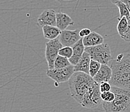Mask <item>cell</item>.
<instances>
[{
  "mask_svg": "<svg viewBox=\"0 0 130 112\" xmlns=\"http://www.w3.org/2000/svg\"><path fill=\"white\" fill-rule=\"evenodd\" d=\"M113 75L109 83L112 86L130 88V55L120 54L111 63Z\"/></svg>",
  "mask_w": 130,
  "mask_h": 112,
  "instance_id": "1",
  "label": "cell"
},
{
  "mask_svg": "<svg viewBox=\"0 0 130 112\" xmlns=\"http://www.w3.org/2000/svg\"><path fill=\"white\" fill-rule=\"evenodd\" d=\"M95 82L89 74L84 72H74L68 81L71 95L80 104L85 94Z\"/></svg>",
  "mask_w": 130,
  "mask_h": 112,
  "instance_id": "2",
  "label": "cell"
},
{
  "mask_svg": "<svg viewBox=\"0 0 130 112\" xmlns=\"http://www.w3.org/2000/svg\"><path fill=\"white\" fill-rule=\"evenodd\" d=\"M115 99L111 102H102L105 112H130V88L112 86Z\"/></svg>",
  "mask_w": 130,
  "mask_h": 112,
  "instance_id": "3",
  "label": "cell"
},
{
  "mask_svg": "<svg viewBox=\"0 0 130 112\" xmlns=\"http://www.w3.org/2000/svg\"><path fill=\"white\" fill-rule=\"evenodd\" d=\"M85 51L90 56L91 60L97 61L101 64H107L112 58L110 47L107 43L86 47Z\"/></svg>",
  "mask_w": 130,
  "mask_h": 112,
  "instance_id": "4",
  "label": "cell"
},
{
  "mask_svg": "<svg viewBox=\"0 0 130 112\" xmlns=\"http://www.w3.org/2000/svg\"><path fill=\"white\" fill-rule=\"evenodd\" d=\"M101 95L100 84L95 82L85 94L80 105L84 108L88 109H94L98 108L103 102Z\"/></svg>",
  "mask_w": 130,
  "mask_h": 112,
  "instance_id": "5",
  "label": "cell"
},
{
  "mask_svg": "<svg viewBox=\"0 0 130 112\" xmlns=\"http://www.w3.org/2000/svg\"><path fill=\"white\" fill-rule=\"evenodd\" d=\"M74 73V67L73 65L61 69H48L46 75L56 83H64L69 81Z\"/></svg>",
  "mask_w": 130,
  "mask_h": 112,
  "instance_id": "6",
  "label": "cell"
},
{
  "mask_svg": "<svg viewBox=\"0 0 130 112\" xmlns=\"http://www.w3.org/2000/svg\"><path fill=\"white\" fill-rule=\"evenodd\" d=\"M45 46V59L49 67L48 69H54V62L58 55H59V51L63 47V45L58 38L46 42Z\"/></svg>",
  "mask_w": 130,
  "mask_h": 112,
  "instance_id": "7",
  "label": "cell"
},
{
  "mask_svg": "<svg viewBox=\"0 0 130 112\" xmlns=\"http://www.w3.org/2000/svg\"><path fill=\"white\" fill-rule=\"evenodd\" d=\"M80 30L75 29L74 30H61V35L59 36L60 42L63 46H70L72 47L74 45L81 37L79 35Z\"/></svg>",
  "mask_w": 130,
  "mask_h": 112,
  "instance_id": "8",
  "label": "cell"
},
{
  "mask_svg": "<svg viewBox=\"0 0 130 112\" xmlns=\"http://www.w3.org/2000/svg\"><path fill=\"white\" fill-rule=\"evenodd\" d=\"M56 13L53 9L43 10L38 18L37 25L42 27L45 25L56 26Z\"/></svg>",
  "mask_w": 130,
  "mask_h": 112,
  "instance_id": "9",
  "label": "cell"
},
{
  "mask_svg": "<svg viewBox=\"0 0 130 112\" xmlns=\"http://www.w3.org/2000/svg\"><path fill=\"white\" fill-rule=\"evenodd\" d=\"M72 47H73V54L71 58H70L69 60L71 64L74 66L81 60L85 52L86 47L83 43V38H81L80 40L78 41L74 45L72 46Z\"/></svg>",
  "mask_w": 130,
  "mask_h": 112,
  "instance_id": "10",
  "label": "cell"
},
{
  "mask_svg": "<svg viewBox=\"0 0 130 112\" xmlns=\"http://www.w3.org/2000/svg\"><path fill=\"white\" fill-rule=\"evenodd\" d=\"M113 71L110 66L107 64H102L100 70L97 74L93 77L94 81L97 83L100 84L102 82H109L111 80Z\"/></svg>",
  "mask_w": 130,
  "mask_h": 112,
  "instance_id": "11",
  "label": "cell"
},
{
  "mask_svg": "<svg viewBox=\"0 0 130 112\" xmlns=\"http://www.w3.org/2000/svg\"><path fill=\"white\" fill-rule=\"evenodd\" d=\"M74 24V21L68 14L61 12L56 13V27L61 30H66L69 26Z\"/></svg>",
  "mask_w": 130,
  "mask_h": 112,
  "instance_id": "12",
  "label": "cell"
},
{
  "mask_svg": "<svg viewBox=\"0 0 130 112\" xmlns=\"http://www.w3.org/2000/svg\"><path fill=\"white\" fill-rule=\"evenodd\" d=\"M104 42V38L100 34L91 32L90 35L83 38V43L85 47H92L102 44Z\"/></svg>",
  "mask_w": 130,
  "mask_h": 112,
  "instance_id": "13",
  "label": "cell"
},
{
  "mask_svg": "<svg viewBox=\"0 0 130 112\" xmlns=\"http://www.w3.org/2000/svg\"><path fill=\"white\" fill-rule=\"evenodd\" d=\"M91 58L90 56L88 55L87 52L85 51L81 60L79 61L78 63L74 66V72L80 71L84 72L86 73H89V66H90Z\"/></svg>",
  "mask_w": 130,
  "mask_h": 112,
  "instance_id": "14",
  "label": "cell"
},
{
  "mask_svg": "<svg viewBox=\"0 0 130 112\" xmlns=\"http://www.w3.org/2000/svg\"><path fill=\"white\" fill-rule=\"evenodd\" d=\"M42 31L45 38L49 40L58 38L61 33V30L56 26L51 25H45L42 27Z\"/></svg>",
  "mask_w": 130,
  "mask_h": 112,
  "instance_id": "15",
  "label": "cell"
},
{
  "mask_svg": "<svg viewBox=\"0 0 130 112\" xmlns=\"http://www.w3.org/2000/svg\"><path fill=\"white\" fill-rule=\"evenodd\" d=\"M129 29L128 20L126 17H123L119 19V23L117 25V31L119 36L123 38L127 34Z\"/></svg>",
  "mask_w": 130,
  "mask_h": 112,
  "instance_id": "16",
  "label": "cell"
},
{
  "mask_svg": "<svg viewBox=\"0 0 130 112\" xmlns=\"http://www.w3.org/2000/svg\"><path fill=\"white\" fill-rule=\"evenodd\" d=\"M71 65V64L69 62V59L64 57V56L58 55L55 62H54V68H55V69H61V68L70 66Z\"/></svg>",
  "mask_w": 130,
  "mask_h": 112,
  "instance_id": "17",
  "label": "cell"
},
{
  "mask_svg": "<svg viewBox=\"0 0 130 112\" xmlns=\"http://www.w3.org/2000/svg\"><path fill=\"white\" fill-rule=\"evenodd\" d=\"M115 5H117L118 9H119V13H120V16L118 18V20L123 17H126L127 18L129 17L130 12L125 3H124L122 2H118L115 3Z\"/></svg>",
  "mask_w": 130,
  "mask_h": 112,
  "instance_id": "18",
  "label": "cell"
},
{
  "mask_svg": "<svg viewBox=\"0 0 130 112\" xmlns=\"http://www.w3.org/2000/svg\"><path fill=\"white\" fill-rule=\"evenodd\" d=\"M101 66L102 64L100 62L91 60L90 66H89V75L91 77H94L97 74L99 71L100 70V68H101Z\"/></svg>",
  "mask_w": 130,
  "mask_h": 112,
  "instance_id": "19",
  "label": "cell"
},
{
  "mask_svg": "<svg viewBox=\"0 0 130 112\" xmlns=\"http://www.w3.org/2000/svg\"><path fill=\"white\" fill-rule=\"evenodd\" d=\"M73 47H70V46H63V47H61L59 51V55L64 56L68 59L71 58V56H73Z\"/></svg>",
  "mask_w": 130,
  "mask_h": 112,
  "instance_id": "20",
  "label": "cell"
},
{
  "mask_svg": "<svg viewBox=\"0 0 130 112\" xmlns=\"http://www.w3.org/2000/svg\"><path fill=\"white\" fill-rule=\"evenodd\" d=\"M102 99L103 102H111L115 99V95L112 91H109L107 92L102 93Z\"/></svg>",
  "mask_w": 130,
  "mask_h": 112,
  "instance_id": "21",
  "label": "cell"
},
{
  "mask_svg": "<svg viewBox=\"0 0 130 112\" xmlns=\"http://www.w3.org/2000/svg\"><path fill=\"white\" fill-rule=\"evenodd\" d=\"M112 86L109 82H102L100 84V89L101 93L109 91L111 90Z\"/></svg>",
  "mask_w": 130,
  "mask_h": 112,
  "instance_id": "22",
  "label": "cell"
},
{
  "mask_svg": "<svg viewBox=\"0 0 130 112\" xmlns=\"http://www.w3.org/2000/svg\"><path fill=\"white\" fill-rule=\"evenodd\" d=\"M91 33V30L89 29H87V28H85V29H82L79 32V35L81 38H84L86 36H88L89 35H90Z\"/></svg>",
  "mask_w": 130,
  "mask_h": 112,
  "instance_id": "23",
  "label": "cell"
},
{
  "mask_svg": "<svg viewBox=\"0 0 130 112\" xmlns=\"http://www.w3.org/2000/svg\"><path fill=\"white\" fill-rule=\"evenodd\" d=\"M128 20V22H129V29H128V31H127V34L125 35V36L123 38V40L124 41L127 42H130V16L129 17L127 18Z\"/></svg>",
  "mask_w": 130,
  "mask_h": 112,
  "instance_id": "24",
  "label": "cell"
},
{
  "mask_svg": "<svg viewBox=\"0 0 130 112\" xmlns=\"http://www.w3.org/2000/svg\"><path fill=\"white\" fill-rule=\"evenodd\" d=\"M112 3L115 5V3L118 2H122L124 3L126 5V6L127 7V8L129 9V10L130 12V0H111Z\"/></svg>",
  "mask_w": 130,
  "mask_h": 112,
  "instance_id": "25",
  "label": "cell"
},
{
  "mask_svg": "<svg viewBox=\"0 0 130 112\" xmlns=\"http://www.w3.org/2000/svg\"><path fill=\"white\" fill-rule=\"evenodd\" d=\"M60 3H71L73 2H78V0H56Z\"/></svg>",
  "mask_w": 130,
  "mask_h": 112,
  "instance_id": "26",
  "label": "cell"
}]
</instances>
